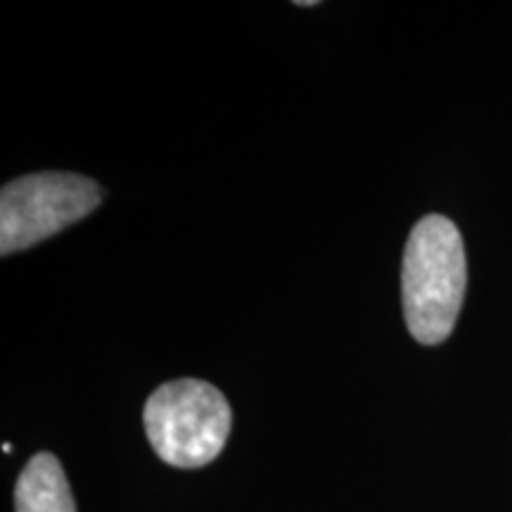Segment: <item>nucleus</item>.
I'll return each mask as SVG.
<instances>
[{"label":"nucleus","instance_id":"7ed1b4c3","mask_svg":"<svg viewBox=\"0 0 512 512\" xmlns=\"http://www.w3.org/2000/svg\"><path fill=\"white\" fill-rule=\"evenodd\" d=\"M91 178L46 171L5 183L0 192V254L10 256L53 238L100 207Z\"/></svg>","mask_w":512,"mask_h":512},{"label":"nucleus","instance_id":"20e7f679","mask_svg":"<svg viewBox=\"0 0 512 512\" xmlns=\"http://www.w3.org/2000/svg\"><path fill=\"white\" fill-rule=\"evenodd\" d=\"M17 512H76L72 489L53 453H36L15 486Z\"/></svg>","mask_w":512,"mask_h":512},{"label":"nucleus","instance_id":"f03ea898","mask_svg":"<svg viewBox=\"0 0 512 512\" xmlns=\"http://www.w3.org/2000/svg\"><path fill=\"white\" fill-rule=\"evenodd\" d=\"M143 422L147 439L166 465L195 470L219 458L233 413L214 384L183 377L150 394Z\"/></svg>","mask_w":512,"mask_h":512},{"label":"nucleus","instance_id":"f257e3e1","mask_svg":"<svg viewBox=\"0 0 512 512\" xmlns=\"http://www.w3.org/2000/svg\"><path fill=\"white\" fill-rule=\"evenodd\" d=\"M465 287L467 259L456 223L439 214L420 219L403 252L401 297L408 332L430 347L451 337Z\"/></svg>","mask_w":512,"mask_h":512}]
</instances>
